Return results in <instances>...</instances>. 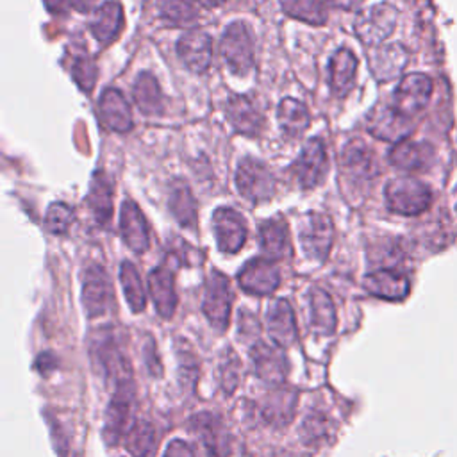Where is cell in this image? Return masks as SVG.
Segmentation results:
<instances>
[{
  "mask_svg": "<svg viewBox=\"0 0 457 457\" xmlns=\"http://www.w3.org/2000/svg\"><path fill=\"white\" fill-rule=\"evenodd\" d=\"M280 5L287 16L311 25H323L328 16L321 0H280Z\"/></svg>",
  "mask_w": 457,
  "mask_h": 457,
  "instance_id": "obj_34",
  "label": "cell"
},
{
  "mask_svg": "<svg viewBox=\"0 0 457 457\" xmlns=\"http://www.w3.org/2000/svg\"><path fill=\"white\" fill-rule=\"evenodd\" d=\"M227 118L234 130L246 136H257L264 127L262 107L253 95L230 96L227 102Z\"/></svg>",
  "mask_w": 457,
  "mask_h": 457,
  "instance_id": "obj_13",
  "label": "cell"
},
{
  "mask_svg": "<svg viewBox=\"0 0 457 457\" xmlns=\"http://www.w3.org/2000/svg\"><path fill=\"white\" fill-rule=\"evenodd\" d=\"M82 303L89 318L107 314L114 305V293L109 275L98 264H91L84 271Z\"/></svg>",
  "mask_w": 457,
  "mask_h": 457,
  "instance_id": "obj_6",
  "label": "cell"
},
{
  "mask_svg": "<svg viewBox=\"0 0 457 457\" xmlns=\"http://www.w3.org/2000/svg\"><path fill=\"white\" fill-rule=\"evenodd\" d=\"M132 98L139 111L146 116L162 112V93L157 79L150 71H141L132 86Z\"/></svg>",
  "mask_w": 457,
  "mask_h": 457,
  "instance_id": "obj_31",
  "label": "cell"
},
{
  "mask_svg": "<svg viewBox=\"0 0 457 457\" xmlns=\"http://www.w3.org/2000/svg\"><path fill=\"white\" fill-rule=\"evenodd\" d=\"M309 323L312 330L320 334H332L336 328V309L330 296L320 289L312 287L309 291Z\"/></svg>",
  "mask_w": 457,
  "mask_h": 457,
  "instance_id": "obj_32",
  "label": "cell"
},
{
  "mask_svg": "<svg viewBox=\"0 0 457 457\" xmlns=\"http://www.w3.org/2000/svg\"><path fill=\"white\" fill-rule=\"evenodd\" d=\"M239 359L232 348H227L221 359V384L227 393H232L239 380Z\"/></svg>",
  "mask_w": 457,
  "mask_h": 457,
  "instance_id": "obj_41",
  "label": "cell"
},
{
  "mask_svg": "<svg viewBox=\"0 0 457 457\" xmlns=\"http://www.w3.org/2000/svg\"><path fill=\"white\" fill-rule=\"evenodd\" d=\"M196 2H200L204 7H218V5H221L225 0H196Z\"/></svg>",
  "mask_w": 457,
  "mask_h": 457,
  "instance_id": "obj_46",
  "label": "cell"
},
{
  "mask_svg": "<svg viewBox=\"0 0 457 457\" xmlns=\"http://www.w3.org/2000/svg\"><path fill=\"white\" fill-rule=\"evenodd\" d=\"M370 70L377 80L396 79L407 66L409 54L400 43L378 45L370 52Z\"/></svg>",
  "mask_w": 457,
  "mask_h": 457,
  "instance_id": "obj_17",
  "label": "cell"
},
{
  "mask_svg": "<svg viewBox=\"0 0 457 457\" xmlns=\"http://www.w3.org/2000/svg\"><path fill=\"white\" fill-rule=\"evenodd\" d=\"M236 186L241 196L252 204H262L275 193V179L270 168L253 157H246L239 162L236 170Z\"/></svg>",
  "mask_w": 457,
  "mask_h": 457,
  "instance_id": "obj_4",
  "label": "cell"
},
{
  "mask_svg": "<svg viewBox=\"0 0 457 457\" xmlns=\"http://www.w3.org/2000/svg\"><path fill=\"white\" fill-rule=\"evenodd\" d=\"M75 212L73 209L64 202H55L46 211V227L54 234H66L70 225L73 223Z\"/></svg>",
  "mask_w": 457,
  "mask_h": 457,
  "instance_id": "obj_38",
  "label": "cell"
},
{
  "mask_svg": "<svg viewBox=\"0 0 457 457\" xmlns=\"http://www.w3.org/2000/svg\"><path fill=\"white\" fill-rule=\"evenodd\" d=\"M221 55L236 75H245L253 66V39L250 29L243 21L230 23L220 41Z\"/></svg>",
  "mask_w": 457,
  "mask_h": 457,
  "instance_id": "obj_3",
  "label": "cell"
},
{
  "mask_svg": "<svg viewBox=\"0 0 457 457\" xmlns=\"http://www.w3.org/2000/svg\"><path fill=\"white\" fill-rule=\"evenodd\" d=\"M123 25V11L116 0H107L100 7H96L93 20H91V32L93 36L107 45L111 43Z\"/></svg>",
  "mask_w": 457,
  "mask_h": 457,
  "instance_id": "obj_28",
  "label": "cell"
},
{
  "mask_svg": "<svg viewBox=\"0 0 457 457\" xmlns=\"http://www.w3.org/2000/svg\"><path fill=\"white\" fill-rule=\"evenodd\" d=\"M334 7H339V9H346V11H352V9H357L362 0H328Z\"/></svg>",
  "mask_w": 457,
  "mask_h": 457,
  "instance_id": "obj_44",
  "label": "cell"
},
{
  "mask_svg": "<svg viewBox=\"0 0 457 457\" xmlns=\"http://www.w3.org/2000/svg\"><path fill=\"white\" fill-rule=\"evenodd\" d=\"M252 361L255 366V373L271 384H280L286 375V359L278 346L255 343L252 348Z\"/></svg>",
  "mask_w": 457,
  "mask_h": 457,
  "instance_id": "obj_24",
  "label": "cell"
},
{
  "mask_svg": "<svg viewBox=\"0 0 457 457\" xmlns=\"http://www.w3.org/2000/svg\"><path fill=\"white\" fill-rule=\"evenodd\" d=\"M277 120L286 137H296L309 127L307 107L295 98H284L277 109Z\"/></svg>",
  "mask_w": 457,
  "mask_h": 457,
  "instance_id": "obj_33",
  "label": "cell"
},
{
  "mask_svg": "<svg viewBox=\"0 0 457 457\" xmlns=\"http://www.w3.org/2000/svg\"><path fill=\"white\" fill-rule=\"evenodd\" d=\"M168 205L180 227L193 228L196 225V200L191 187L184 180H173L170 187Z\"/></svg>",
  "mask_w": 457,
  "mask_h": 457,
  "instance_id": "obj_30",
  "label": "cell"
},
{
  "mask_svg": "<svg viewBox=\"0 0 457 457\" xmlns=\"http://www.w3.org/2000/svg\"><path fill=\"white\" fill-rule=\"evenodd\" d=\"M70 2H71V5H73L77 11H80V12L89 11V9L93 7V4H95V0H70Z\"/></svg>",
  "mask_w": 457,
  "mask_h": 457,
  "instance_id": "obj_45",
  "label": "cell"
},
{
  "mask_svg": "<svg viewBox=\"0 0 457 457\" xmlns=\"http://www.w3.org/2000/svg\"><path fill=\"white\" fill-rule=\"evenodd\" d=\"M328 84L334 95L345 96L355 84L357 59L348 48H339L328 62Z\"/></svg>",
  "mask_w": 457,
  "mask_h": 457,
  "instance_id": "obj_26",
  "label": "cell"
},
{
  "mask_svg": "<svg viewBox=\"0 0 457 457\" xmlns=\"http://www.w3.org/2000/svg\"><path fill=\"white\" fill-rule=\"evenodd\" d=\"M432 95V80L423 73L405 75L395 91V109L403 116L412 118L425 109Z\"/></svg>",
  "mask_w": 457,
  "mask_h": 457,
  "instance_id": "obj_10",
  "label": "cell"
},
{
  "mask_svg": "<svg viewBox=\"0 0 457 457\" xmlns=\"http://www.w3.org/2000/svg\"><path fill=\"white\" fill-rule=\"evenodd\" d=\"M364 287L378 298L402 300L409 293V280L395 270H377L364 277Z\"/></svg>",
  "mask_w": 457,
  "mask_h": 457,
  "instance_id": "obj_21",
  "label": "cell"
},
{
  "mask_svg": "<svg viewBox=\"0 0 457 457\" xmlns=\"http://www.w3.org/2000/svg\"><path fill=\"white\" fill-rule=\"evenodd\" d=\"M193 428L202 437L209 457H225L228 452V434L223 427V423L209 414L202 412L193 420Z\"/></svg>",
  "mask_w": 457,
  "mask_h": 457,
  "instance_id": "obj_27",
  "label": "cell"
},
{
  "mask_svg": "<svg viewBox=\"0 0 457 457\" xmlns=\"http://www.w3.org/2000/svg\"><path fill=\"white\" fill-rule=\"evenodd\" d=\"M230 305H232V293L227 277L220 271H211L205 282V295H204V314L209 323L218 330L223 332L228 325L230 318Z\"/></svg>",
  "mask_w": 457,
  "mask_h": 457,
  "instance_id": "obj_7",
  "label": "cell"
},
{
  "mask_svg": "<svg viewBox=\"0 0 457 457\" xmlns=\"http://www.w3.org/2000/svg\"><path fill=\"white\" fill-rule=\"evenodd\" d=\"M120 232L123 237V243L136 253H141L150 245V234H148V223L139 211L137 204L132 200H125L121 204L120 211Z\"/></svg>",
  "mask_w": 457,
  "mask_h": 457,
  "instance_id": "obj_16",
  "label": "cell"
},
{
  "mask_svg": "<svg viewBox=\"0 0 457 457\" xmlns=\"http://www.w3.org/2000/svg\"><path fill=\"white\" fill-rule=\"evenodd\" d=\"M384 196L387 207L403 216H416L432 202L430 187L412 177H396L386 184Z\"/></svg>",
  "mask_w": 457,
  "mask_h": 457,
  "instance_id": "obj_1",
  "label": "cell"
},
{
  "mask_svg": "<svg viewBox=\"0 0 457 457\" xmlns=\"http://www.w3.org/2000/svg\"><path fill=\"white\" fill-rule=\"evenodd\" d=\"M368 130L384 141L400 143L412 132V121L395 105H377L368 116Z\"/></svg>",
  "mask_w": 457,
  "mask_h": 457,
  "instance_id": "obj_11",
  "label": "cell"
},
{
  "mask_svg": "<svg viewBox=\"0 0 457 457\" xmlns=\"http://www.w3.org/2000/svg\"><path fill=\"white\" fill-rule=\"evenodd\" d=\"M396 18L398 12L393 5L377 4L361 12V16L355 21V32L362 43L378 46L393 32Z\"/></svg>",
  "mask_w": 457,
  "mask_h": 457,
  "instance_id": "obj_9",
  "label": "cell"
},
{
  "mask_svg": "<svg viewBox=\"0 0 457 457\" xmlns=\"http://www.w3.org/2000/svg\"><path fill=\"white\" fill-rule=\"evenodd\" d=\"M259 241L266 259H284L291 252L287 223L282 218H270L259 227Z\"/></svg>",
  "mask_w": 457,
  "mask_h": 457,
  "instance_id": "obj_22",
  "label": "cell"
},
{
  "mask_svg": "<svg viewBox=\"0 0 457 457\" xmlns=\"http://www.w3.org/2000/svg\"><path fill=\"white\" fill-rule=\"evenodd\" d=\"M43 2L50 12H64L71 5L70 0H43Z\"/></svg>",
  "mask_w": 457,
  "mask_h": 457,
  "instance_id": "obj_43",
  "label": "cell"
},
{
  "mask_svg": "<svg viewBox=\"0 0 457 457\" xmlns=\"http://www.w3.org/2000/svg\"><path fill=\"white\" fill-rule=\"evenodd\" d=\"M291 171L302 189H312L325 180L328 173V159L320 137H312L303 145L300 155L291 166Z\"/></svg>",
  "mask_w": 457,
  "mask_h": 457,
  "instance_id": "obj_5",
  "label": "cell"
},
{
  "mask_svg": "<svg viewBox=\"0 0 457 457\" xmlns=\"http://www.w3.org/2000/svg\"><path fill=\"white\" fill-rule=\"evenodd\" d=\"M298 239L303 253L316 262H323L332 248L334 223L323 212H307L298 221Z\"/></svg>",
  "mask_w": 457,
  "mask_h": 457,
  "instance_id": "obj_2",
  "label": "cell"
},
{
  "mask_svg": "<svg viewBox=\"0 0 457 457\" xmlns=\"http://www.w3.org/2000/svg\"><path fill=\"white\" fill-rule=\"evenodd\" d=\"M239 286L252 295H270L280 284V275L271 259H252L237 275Z\"/></svg>",
  "mask_w": 457,
  "mask_h": 457,
  "instance_id": "obj_15",
  "label": "cell"
},
{
  "mask_svg": "<svg viewBox=\"0 0 457 457\" xmlns=\"http://www.w3.org/2000/svg\"><path fill=\"white\" fill-rule=\"evenodd\" d=\"M148 291L155 303L157 312L162 318H170L177 305V293L173 284V273L166 266H159L150 271Z\"/></svg>",
  "mask_w": 457,
  "mask_h": 457,
  "instance_id": "obj_23",
  "label": "cell"
},
{
  "mask_svg": "<svg viewBox=\"0 0 457 457\" xmlns=\"http://www.w3.org/2000/svg\"><path fill=\"white\" fill-rule=\"evenodd\" d=\"M155 445V436L154 428L146 421H137L129 428V437H127V450L134 457H146Z\"/></svg>",
  "mask_w": 457,
  "mask_h": 457,
  "instance_id": "obj_37",
  "label": "cell"
},
{
  "mask_svg": "<svg viewBox=\"0 0 457 457\" xmlns=\"http://www.w3.org/2000/svg\"><path fill=\"white\" fill-rule=\"evenodd\" d=\"M134 400V382L125 380L114 387V395L107 405L105 420H104V439L107 445H116L123 436Z\"/></svg>",
  "mask_w": 457,
  "mask_h": 457,
  "instance_id": "obj_8",
  "label": "cell"
},
{
  "mask_svg": "<svg viewBox=\"0 0 457 457\" xmlns=\"http://www.w3.org/2000/svg\"><path fill=\"white\" fill-rule=\"evenodd\" d=\"M86 202H87L89 211L95 216L96 223L104 225L109 221V218L112 214V184L102 170L95 171Z\"/></svg>",
  "mask_w": 457,
  "mask_h": 457,
  "instance_id": "obj_29",
  "label": "cell"
},
{
  "mask_svg": "<svg viewBox=\"0 0 457 457\" xmlns=\"http://www.w3.org/2000/svg\"><path fill=\"white\" fill-rule=\"evenodd\" d=\"M177 54L187 70L204 73L212 59V39L204 30H187L177 41Z\"/></svg>",
  "mask_w": 457,
  "mask_h": 457,
  "instance_id": "obj_14",
  "label": "cell"
},
{
  "mask_svg": "<svg viewBox=\"0 0 457 457\" xmlns=\"http://www.w3.org/2000/svg\"><path fill=\"white\" fill-rule=\"evenodd\" d=\"M212 228L218 248L223 253H236L246 241L245 218L232 207H220L214 211Z\"/></svg>",
  "mask_w": 457,
  "mask_h": 457,
  "instance_id": "obj_12",
  "label": "cell"
},
{
  "mask_svg": "<svg viewBox=\"0 0 457 457\" xmlns=\"http://www.w3.org/2000/svg\"><path fill=\"white\" fill-rule=\"evenodd\" d=\"M268 332L277 346H289L296 339V320L286 298L275 300L268 309Z\"/></svg>",
  "mask_w": 457,
  "mask_h": 457,
  "instance_id": "obj_20",
  "label": "cell"
},
{
  "mask_svg": "<svg viewBox=\"0 0 457 457\" xmlns=\"http://www.w3.org/2000/svg\"><path fill=\"white\" fill-rule=\"evenodd\" d=\"M120 282H121V287H123V293H125V298H127L130 309L134 312L143 311L145 303H146V295H145V289H143L141 277H139V273H137V270L132 262H129V261L121 262Z\"/></svg>",
  "mask_w": 457,
  "mask_h": 457,
  "instance_id": "obj_35",
  "label": "cell"
},
{
  "mask_svg": "<svg viewBox=\"0 0 457 457\" xmlns=\"http://www.w3.org/2000/svg\"><path fill=\"white\" fill-rule=\"evenodd\" d=\"M164 457H195V453H193V450L187 443H184L180 439H175L166 446Z\"/></svg>",
  "mask_w": 457,
  "mask_h": 457,
  "instance_id": "obj_42",
  "label": "cell"
},
{
  "mask_svg": "<svg viewBox=\"0 0 457 457\" xmlns=\"http://www.w3.org/2000/svg\"><path fill=\"white\" fill-rule=\"evenodd\" d=\"M434 152L427 143L416 141H400L389 152V161L393 166L405 171H420L425 170L432 162Z\"/></svg>",
  "mask_w": 457,
  "mask_h": 457,
  "instance_id": "obj_25",
  "label": "cell"
},
{
  "mask_svg": "<svg viewBox=\"0 0 457 457\" xmlns=\"http://www.w3.org/2000/svg\"><path fill=\"white\" fill-rule=\"evenodd\" d=\"M341 162L346 175L353 180H371L378 173V166L371 148L359 139H353L345 146L341 154Z\"/></svg>",
  "mask_w": 457,
  "mask_h": 457,
  "instance_id": "obj_19",
  "label": "cell"
},
{
  "mask_svg": "<svg viewBox=\"0 0 457 457\" xmlns=\"http://www.w3.org/2000/svg\"><path fill=\"white\" fill-rule=\"evenodd\" d=\"M295 407V396L287 398V391H277L271 395V398H268L266 405H264V418L268 421H287V418H284V414H287L291 418Z\"/></svg>",
  "mask_w": 457,
  "mask_h": 457,
  "instance_id": "obj_39",
  "label": "cell"
},
{
  "mask_svg": "<svg viewBox=\"0 0 457 457\" xmlns=\"http://www.w3.org/2000/svg\"><path fill=\"white\" fill-rule=\"evenodd\" d=\"M98 114L104 125L114 132L125 134L132 129V114L125 96L112 87H107L98 102Z\"/></svg>",
  "mask_w": 457,
  "mask_h": 457,
  "instance_id": "obj_18",
  "label": "cell"
},
{
  "mask_svg": "<svg viewBox=\"0 0 457 457\" xmlns=\"http://www.w3.org/2000/svg\"><path fill=\"white\" fill-rule=\"evenodd\" d=\"M157 14L171 25H189L198 18V9L191 0H157Z\"/></svg>",
  "mask_w": 457,
  "mask_h": 457,
  "instance_id": "obj_36",
  "label": "cell"
},
{
  "mask_svg": "<svg viewBox=\"0 0 457 457\" xmlns=\"http://www.w3.org/2000/svg\"><path fill=\"white\" fill-rule=\"evenodd\" d=\"M71 75H73V80L77 82V86L82 91L89 93L95 86V80H96L95 61L87 54L75 57L73 64H71Z\"/></svg>",
  "mask_w": 457,
  "mask_h": 457,
  "instance_id": "obj_40",
  "label": "cell"
}]
</instances>
